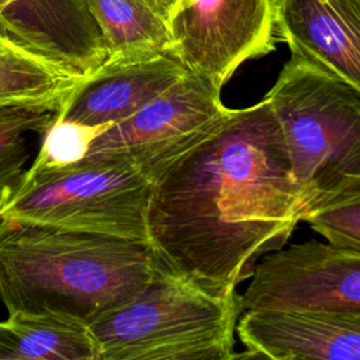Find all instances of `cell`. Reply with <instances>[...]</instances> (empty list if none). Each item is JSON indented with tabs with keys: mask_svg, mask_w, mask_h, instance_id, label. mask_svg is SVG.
Listing matches in <instances>:
<instances>
[{
	"mask_svg": "<svg viewBox=\"0 0 360 360\" xmlns=\"http://www.w3.org/2000/svg\"><path fill=\"white\" fill-rule=\"evenodd\" d=\"M300 222V194L266 98L232 110L152 187L146 229L158 267L225 300Z\"/></svg>",
	"mask_w": 360,
	"mask_h": 360,
	"instance_id": "6da1fadb",
	"label": "cell"
},
{
	"mask_svg": "<svg viewBox=\"0 0 360 360\" xmlns=\"http://www.w3.org/2000/svg\"><path fill=\"white\" fill-rule=\"evenodd\" d=\"M146 242L0 219V300L8 314H55L93 323L153 277Z\"/></svg>",
	"mask_w": 360,
	"mask_h": 360,
	"instance_id": "7a4b0ae2",
	"label": "cell"
},
{
	"mask_svg": "<svg viewBox=\"0 0 360 360\" xmlns=\"http://www.w3.org/2000/svg\"><path fill=\"white\" fill-rule=\"evenodd\" d=\"M284 138L300 221L360 195V87L291 56L264 96Z\"/></svg>",
	"mask_w": 360,
	"mask_h": 360,
	"instance_id": "3957f363",
	"label": "cell"
},
{
	"mask_svg": "<svg viewBox=\"0 0 360 360\" xmlns=\"http://www.w3.org/2000/svg\"><path fill=\"white\" fill-rule=\"evenodd\" d=\"M153 184L124 160H80L25 169L0 194V219L105 233L148 243Z\"/></svg>",
	"mask_w": 360,
	"mask_h": 360,
	"instance_id": "277c9868",
	"label": "cell"
},
{
	"mask_svg": "<svg viewBox=\"0 0 360 360\" xmlns=\"http://www.w3.org/2000/svg\"><path fill=\"white\" fill-rule=\"evenodd\" d=\"M238 295L214 298L156 264L131 300L89 325L101 360H132L180 346L233 340Z\"/></svg>",
	"mask_w": 360,
	"mask_h": 360,
	"instance_id": "5b68a950",
	"label": "cell"
},
{
	"mask_svg": "<svg viewBox=\"0 0 360 360\" xmlns=\"http://www.w3.org/2000/svg\"><path fill=\"white\" fill-rule=\"evenodd\" d=\"M221 87L210 76L187 72L134 115L100 132L82 160H124L155 184L231 115Z\"/></svg>",
	"mask_w": 360,
	"mask_h": 360,
	"instance_id": "8992f818",
	"label": "cell"
},
{
	"mask_svg": "<svg viewBox=\"0 0 360 360\" xmlns=\"http://www.w3.org/2000/svg\"><path fill=\"white\" fill-rule=\"evenodd\" d=\"M170 55L188 72L224 83L246 60L274 49L271 0H158Z\"/></svg>",
	"mask_w": 360,
	"mask_h": 360,
	"instance_id": "52a82bcc",
	"label": "cell"
},
{
	"mask_svg": "<svg viewBox=\"0 0 360 360\" xmlns=\"http://www.w3.org/2000/svg\"><path fill=\"white\" fill-rule=\"evenodd\" d=\"M240 311H311L360 316V252L309 240L256 263Z\"/></svg>",
	"mask_w": 360,
	"mask_h": 360,
	"instance_id": "ba28073f",
	"label": "cell"
},
{
	"mask_svg": "<svg viewBox=\"0 0 360 360\" xmlns=\"http://www.w3.org/2000/svg\"><path fill=\"white\" fill-rule=\"evenodd\" d=\"M291 56L360 87V0H271Z\"/></svg>",
	"mask_w": 360,
	"mask_h": 360,
	"instance_id": "9c48e42d",
	"label": "cell"
},
{
	"mask_svg": "<svg viewBox=\"0 0 360 360\" xmlns=\"http://www.w3.org/2000/svg\"><path fill=\"white\" fill-rule=\"evenodd\" d=\"M236 330L246 349L274 360H360L357 315L255 309Z\"/></svg>",
	"mask_w": 360,
	"mask_h": 360,
	"instance_id": "30bf717a",
	"label": "cell"
},
{
	"mask_svg": "<svg viewBox=\"0 0 360 360\" xmlns=\"http://www.w3.org/2000/svg\"><path fill=\"white\" fill-rule=\"evenodd\" d=\"M188 70L172 55L105 62L82 80L58 117L90 127H110L146 105Z\"/></svg>",
	"mask_w": 360,
	"mask_h": 360,
	"instance_id": "8fae6325",
	"label": "cell"
},
{
	"mask_svg": "<svg viewBox=\"0 0 360 360\" xmlns=\"http://www.w3.org/2000/svg\"><path fill=\"white\" fill-rule=\"evenodd\" d=\"M0 360H101L89 325L55 314H8L0 322Z\"/></svg>",
	"mask_w": 360,
	"mask_h": 360,
	"instance_id": "7c38bea8",
	"label": "cell"
},
{
	"mask_svg": "<svg viewBox=\"0 0 360 360\" xmlns=\"http://www.w3.org/2000/svg\"><path fill=\"white\" fill-rule=\"evenodd\" d=\"M108 60L170 55L172 39L158 0H87Z\"/></svg>",
	"mask_w": 360,
	"mask_h": 360,
	"instance_id": "4fadbf2b",
	"label": "cell"
},
{
	"mask_svg": "<svg viewBox=\"0 0 360 360\" xmlns=\"http://www.w3.org/2000/svg\"><path fill=\"white\" fill-rule=\"evenodd\" d=\"M79 83L0 34V103L60 111Z\"/></svg>",
	"mask_w": 360,
	"mask_h": 360,
	"instance_id": "5bb4252c",
	"label": "cell"
},
{
	"mask_svg": "<svg viewBox=\"0 0 360 360\" xmlns=\"http://www.w3.org/2000/svg\"><path fill=\"white\" fill-rule=\"evenodd\" d=\"M58 114L59 111L42 105L14 107L0 112V194L27 169L31 136H42Z\"/></svg>",
	"mask_w": 360,
	"mask_h": 360,
	"instance_id": "9a60e30c",
	"label": "cell"
},
{
	"mask_svg": "<svg viewBox=\"0 0 360 360\" xmlns=\"http://www.w3.org/2000/svg\"><path fill=\"white\" fill-rule=\"evenodd\" d=\"M107 127H90L56 117L41 136L31 170H52L80 162L91 141Z\"/></svg>",
	"mask_w": 360,
	"mask_h": 360,
	"instance_id": "2e32d148",
	"label": "cell"
},
{
	"mask_svg": "<svg viewBox=\"0 0 360 360\" xmlns=\"http://www.w3.org/2000/svg\"><path fill=\"white\" fill-rule=\"evenodd\" d=\"M302 221L329 245L360 252V195L345 198L307 214Z\"/></svg>",
	"mask_w": 360,
	"mask_h": 360,
	"instance_id": "e0dca14e",
	"label": "cell"
},
{
	"mask_svg": "<svg viewBox=\"0 0 360 360\" xmlns=\"http://www.w3.org/2000/svg\"><path fill=\"white\" fill-rule=\"evenodd\" d=\"M231 352H233V340H222L156 350L132 360H219Z\"/></svg>",
	"mask_w": 360,
	"mask_h": 360,
	"instance_id": "ac0fdd59",
	"label": "cell"
},
{
	"mask_svg": "<svg viewBox=\"0 0 360 360\" xmlns=\"http://www.w3.org/2000/svg\"><path fill=\"white\" fill-rule=\"evenodd\" d=\"M219 360H274V359L266 356L264 353H262V352H259V350L245 349L243 352H239V353L231 352L229 354L224 356V357L219 359Z\"/></svg>",
	"mask_w": 360,
	"mask_h": 360,
	"instance_id": "d6986e66",
	"label": "cell"
},
{
	"mask_svg": "<svg viewBox=\"0 0 360 360\" xmlns=\"http://www.w3.org/2000/svg\"><path fill=\"white\" fill-rule=\"evenodd\" d=\"M14 107H27V105H11V104H6V103H0V112L6 111V110H10V108H14ZM44 107V105H42Z\"/></svg>",
	"mask_w": 360,
	"mask_h": 360,
	"instance_id": "ffe728a7",
	"label": "cell"
},
{
	"mask_svg": "<svg viewBox=\"0 0 360 360\" xmlns=\"http://www.w3.org/2000/svg\"><path fill=\"white\" fill-rule=\"evenodd\" d=\"M11 1H13V0H0V13H1V10H3L4 7H7Z\"/></svg>",
	"mask_w": 360,
	"mask_h": 360,
	"instance_id": "44dd1931",
	"label": "cell"
},
{
	"mask_svg": "<svg viewBox=\"0 0 360 360\" xmlns=\"http://www.w3.org/2000/svg\"><path fill=\"white\" fill-rule=\"evenodd\" d=\"M290 360H294V359H290Z\"/></svg>",
	"mask_w": 360,
	"mask_h": 360,
	"instance_id": "7402d4cb",
	"label": "cell"
}]
</instances>
